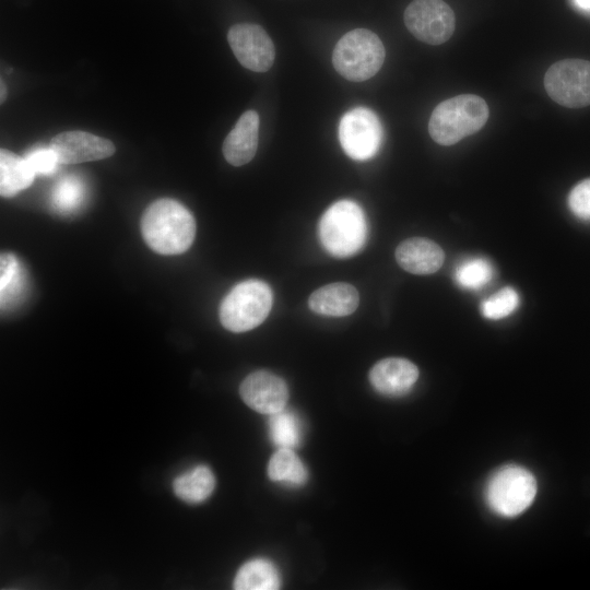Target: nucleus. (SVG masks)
Wrapping results in <instances>:
<instances>
[{
  "mask_svg": "<svg viewBox=\"0 0 590 590\" xmlns=\"http://www.w3.org/2000/svg\"><path fill=\"white\" fill-rule=\"evenodd\" d=\"M146 245L161 255H179L190 248L196 221L190 211L173 199H158L148 206L141 221Z\"/></svg>",
  "mask_w": 590,
  "mask_h": 590,
  "instance_id": "obj_1",
  "label": "nucleus"
},
{
  "mask_svg": "<svg viewBox=\"0 0 590 590\" xmlns=\"http://www.w3.org/2000/svg\"><path fill=\"white\" fill-rule=\"evenodd\" d=\"M486 102L473 94H461L438 104L428 121L432 139L441 145H452L477 132L488 119Z\"/></svg>",
  "mask_w": 590,
  "mask_h": 590,
  "instance_id": "obj_2",
  "label": "nucleus"
},
{
  "mask_svg": "<svg viewBox=\"0 0 590 590\" xmlns=\"http://www.w3.org/2000/svg\"><path fill=\"white\" fill-rule=\"evenodd\" d=\"M318 235L322 247L333 257L347 258L365 245L367 223L362 208L352 200H340L322 214Z\"/></svg>",
  "mask_w": 590,
  "mask_h": 590,
  "instance_id": "obj_3",
  "label": "nucleus"
},
{
  "mask_svg": "<svg viewBox=\"0 0 590 590\" xmlns=\"http://www.w3.org/2000/svg\"><path fill=\"white\" fill-rule=\"evenodd\" d=\"M538 491L534 475L519 464H506L494 471L484 486V499L496 515L511 518L526 511Z\"/></svg>",
  "mask_w": 590,
  "mask_h": 590,
  "instance_id": "obj_4",
  "label": "nucleus"
},
{
  "mask_svg": "<svg viewBox=\"0 0 590 590\" xmlns=\"http://www.w3.org/2000/svg\"><path fill=\"white\" fill-rule=\"evenodd\" d=\"M385 55L384 44L374 32L356 28L339 39L333 49L332 63L344 79L363 82L380 70Z\"/></svg>",
  "mask_w": 590,
  "mask_h": 590,
  "instance_id": "obj_5",
  "label": "nucleus"
},
{
  "mask_svg": "<svg viewBox=\"0 0 590 590\" xmlns=\"http://www.w3.org/2000/svg\"><path fill=\"white\" fill-rule=\"evenodd\" d=\"M273 303L269 284L250 279L235 285L220 306V320L232 332L249 331L264 321Z\"/></svg>",
  "mask_w": 590,
  "mask_h": 590,
  "instance_id": "obj_6",
  "label": "nucleus"
},
{
  "mask_svg": "<svg viewBox=\"0 0 590 590\" xmlns=\"http://www.w3.org/2000/svg\"><path fill=\"white\" fill-rule=\"evenodd\" d=\"M544 87L548 96L562 106H589L590 61L564 59L553 63L544 75Z\"/></svg>",
  "mask_w": 590,
  "mask_h": 590,
  "instance_id": "obj_7",
  "label": "nucleus"
},
{
  "mask_svg": "<svg viewBox=\"0 0 590 590\" xmlns=\"http://www.w3.org/2000/svg\"><path fill=\"white\" fill-rule=\"evenodd\" d=\"M339 140L351 158L356 161L371 158L382 142V127L379 118L365 107L349 110L340 120Z\"/></svg>",
  "mask_w": 590,
  "mask_h": 590,
  "instance_id": "obj_8",
  "label": "nucleus"
},
{
  "mask_svg": "<svg viewBox=\"0 0 590 590\" xmlns=\"http://www.w3.org/2000/svg\"><path fill=\"white\" fill-rule=\"evenodd\" d=\"M404 24L418 40L429 45L447 42L455 31V14L442 0H414L404 11Z\"/></svg>",
  "mask_w": 590,
  "mask_h": 590,
  "instance_id": "obj_9",
  "label": "nucleus"
},
{
  "mask_svg": "<svg viewBox=\"0 0 590 590\" xmlns=\"http://www.w3.org/2000/svg\"><path fill=\"white\" fill-rule=\"evenodd\" d=\"M227 40L243 67L255 72H267L272 67L275 58L274 45L260 25L235 24L227 33Z\"/></svg>",
  "mask_w": 590,
  "mask_h": 590,
  "instance_id": "obj_10",
  "label": "nucleus"
},
{
  "mask_svg": "<svg viewBox=\"0 0 590 590\" xmlns=\"http://www.w3.org/2000/svg\"><path fill=\"white\" fill-rule=\"evenodd\" d=\"M239 392L249 408L269 415L283 410L288 399L285 381L268 370L249 374L240 384Z\"/></svg>",
  "mask_w": 590,
  "mask_h": 590,
  "instance_id": "obj_11",
  "label": "nucleus"
},
{
  "mask_svg": "<svg viewBox=\"0 0 590 590\" xmlns=\"http://www.w3.org/2000/svg\"><path fill=\"white\" fill-rule=\"evenodd\" d=\"M49 146L60 164H78L111 156V141L84 131H66L55 135Z\"/></svg>",
  "mask_w": 590,
  "mask_h": 590,
  "instance_id": "obj_12",
  "label": "nucleus"
},
{
  "mask_svg": "<svg viewBox=\"0 0 590 590\" xmlns=\"http://www.w3.org/2000/svg\"><path fill=\"white\" fill-rule=\"evenodd\" d=\"M418 378L415 364L401 357H388L376 363L369 371L374 389L388 397L408 393Z\"/></svg>",
  "mask_w": 590,
  "mask_h": 590,
  "instance_id": "obj_13",
  "label": "nucleus"
},
{
  "mask_svg": "<svg viewBox=\"0 0 590 590\" xmlns=\"http://www.w3.org/2000/svg\"><path fill=\"white\" fill-rule=\"evenodd\" d=\"M259 115L255 110L245 111L227 134L223 143L225 160L233 166L250 162L258 149Z\"/></svg>",
  "mask_w": 590,
  "mask_h": 590,
  "instance_id": "obj_14",
  "label": "nucleus"
},
{
  "mask_svg": "<svg viewBox=\"0 0 590 590\" xmlns=\"http://www.w3.org/2000/svg\"><path fill=\"white\" fill-rule=\"evenodd\" d=\"M399 266L413 274H432L440 269L445 255L435 241L413 237L403 240L396 249Z\"/></svg>",
  "mask_w": 590,
  "mask_h": 590,
  "instance_id": "obj_15",
  "label": "nucleus"
},
{
  "mask_svg": "<svg viewBox=\"0 0 590 590\" xmlns=\"http://www.w3.org/2000/svg\"><path fill=\"white\" fill-rule=\"evenodd\" d=\"M358 303L357 290L343 282L321 286L308 299V306L314 312L330 317L351 315L356 310Z\"/></svg>",
  "mask_w": 590,
  "mask_h": 590,
  "instance_id": "obj_16",
  "label": "nucleus"
},
{
  "mask_svg": "<svg viewBox=\"0 0 590 590\" xmlns=\"http://www.w3.org/2000/svg\"><path fill=\"white\" fill-rule=\"evenodd\" d=\"M215 476L212 470L200 464L175 477L173 489L175 495L189 504L204 502L213 493Z\"/></svg>",
  "mask_w": 590,
  "mask_h": 590,
  "instance_id": "obj_17",
  "label": "nucleus"
},
{
  "mask_svg": "<svg viewBox=\"0 0 590 590\" xmlns=\"http://www.w3.org/2000/svg\"><path fill=\"white\" fill-rule=\"evenodd\" d=\"M36 175L25 157L1 149L0 151V193L2 197H13L30 187Z\"/></svg>",
  "mask_w": 590,
  "mask_h": 590,
  "instance_id": "obj_18",
  "label": "nucleus"
},
{
  "mask_svg": "<svg viewBox=\"0 0 590 590\" xmlns=\"http://www.w3.org/2000/svg\"><path fill=\"white\" fill-rule=\"evenodd\" d=\"M280 587L276 567L268 559L256 558L245 563L234 579L236 590H274Z\"/></svg>",
  "mask_w": 590,
  "mask_h": 590,
  "instance_id": "obj_19",
  "label": "nucleus"
},
{
  "mask_svg": "<svg viewBox=\"0 0 590 590\" xmlns=\"http://www.w3.org/2000/svg\"><path fill=\"white\" fill-rule=\"evenodd\" d=\"M268 475L272 481L292 486L303 485L308 477L307 469L290 448H279L268 464Z\"/></svg>",
  "mask_w": 590,
  "mask_h": 590,
  "instance_id": "obj_20",
  "label": "nucleus"
},
{
  "mask_svg": "<svg viewBox=\"0 0 590 590\" xmlns=\"http://www.w3.org/2000/svg\"><path fill=\"white\" fill-rule=\"evenodd\" d=\"M268 428L271 440L279 448L293 449L302 442V421L292 411L281 410L270 414Z\"/></svg>",
  "mask_w": 590,
  "mask_h": 590,
  "instance_id": "obj_21",
  "label": "nucleus"
},
{
  "mask_svg": "<svg viewBox=\"0 0 590 590\" xmlns=\"http://www.w3.org/2000/svg\"><path fill=\"white\" fill-rule=\"evenodd\" d=\"M494 269L484 258H470L460 262L453 273L456 283L467 290H479L491 282Z\"/></svg>",
  "mask_w": 590,
  "mask_h": 590,
  "instance_id": "obj_22",
  "label": "nucleus"
},
{
  "mask_svg": "<svg viewBox=\"0 0 590 590\" xmlns=\"http://www.w3.org/2000/svg\"><path fill=\"white\" fill-rule=\"evenodd\" d=\"M84 194L83 181L76 176H67L56 184L51 193V203L61 213L72 212L81 205Z\"/></svg>",
  "mask_w": 590,
  "mask_h": 590,
  "instance_id": "obj_23",
  "label": "nucleus"
},
{
  "mask_svg": "<svg viewBox=\"0 0 590 590\" xmlns=\"http://www.w3.org/2000/svg\"><path fill=\"white\" fill-rule=\"evenodd\" d=\"M0 263V294L4 307L21 295L23 272L17 259L11 253H2Z\"/></svg>",
  "mask_w": 590,
  "mask_h": 590,
  "instance_id": "obj_24",
  "label": "nucleus"
},
{
  "mask_svg": "<svg viewBox=\"0 0 590 590\" xmlns=\"http://www.w3.org/2000/svg\"><path fill=\"white\" fill-rule=\"evenodd\" d=\"M519 305V296L512 287H504L481 305L482 315L492 320L509 316Z\"/></svg>",
  "mask_w": 590,
  "mask_h": 590,
  "instance_id": "obj_25",
  "label": "nucleus"
},
{
  "mask_svg": "<svg viewBox=\"0 0 590 590\" xmlns=\"http://www.w3.org/2000/svg\"><path fill=\"white\" fill-rule=\"evenodd\" d=\"M25 160L35 175H51L60 164L50 146L32 150L25 155Z\"/></svg>",
  "mask_w": 590,
  "mask_h": 590,
  "instance_id": "obj_26",
  "label": "nucleus"
},
{
  "mask_svg": "<svg viewBox=\"0 0 590 590\" xmlns=\"http://www.w3.org/2000/svg\"><path fill=\"white\" fill-rule=\"evenodd\" d=\"M568 206L577 217L590 221V178L571 189L568 194Z\"/></svg>",
  "mask_w": 590,
  "mask_h": 590,
  "instance_id": "obj_27",
  "label": "nucleus"
},
{
  "mask_svg": "<svg viewBox=\"0 0 590 590\" xmlns=\"http://www.w3.org/2000/svg\"><path fill=\"white\" fill-rule=\"evenodd\" d=\"M575 7L590 15V0H573Z\"/></svg>",
  "mask_w": 590,
  "mask_h": 590,
  "instance_id": "obj_28",
  "label": "nucleus"
},
{
  "mask_svg": "<svg viewBox=\"0 0 590 590\" xmlns=\"http://www.w3.org/2000/svg\"><path fill=\"white\" fill-rule=\"evenodd\" d=\"M5 94H7V90H5V86H4L3 81H1V103L4 102V99H5Z\"/></svg>",
  "mask_w": 590,
  "mask_h": 590,
  "instance_id": "obj_29",
  "label": "nucleus"
}]
</instances>
